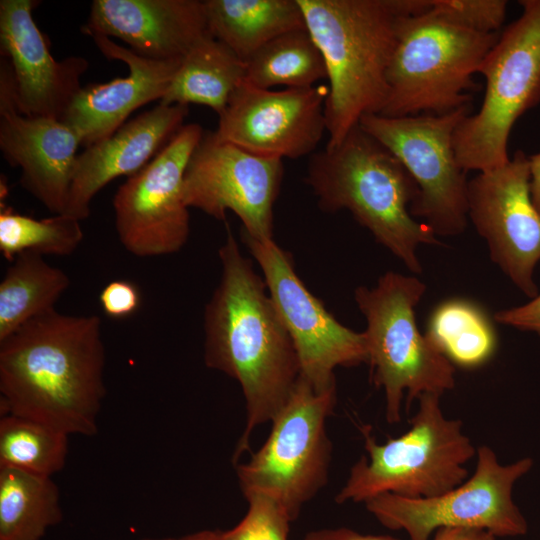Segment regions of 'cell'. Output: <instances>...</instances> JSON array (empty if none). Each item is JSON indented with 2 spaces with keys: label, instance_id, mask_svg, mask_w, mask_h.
<instances>
[{
  "label": "cell",
  "instance_id": "cell-1",
  "mask_svg": "<svg viewBox=\"0 0 540 540\" xmlns=\"http://www.w3.org/2000/svg\"><path fill=\"white\" fill-rule=\"evenodd\" d=\"M225 225V242L218 252L221 276L204 310V362L242 389L246 425L233 454L237 464L256 427L271 422L284 406L301 370L264 278Z\"/></svg>",
  "mask_w": 540,
  "mask_h": 540
},
{
  "label": "cell",
  "instance_id": "cell-2",
  "mask_svg": "<svg viewBox=\"0 0 540 540\" xmlns=\"http://www.w3.org/2000/svg\"><path fill=\"white\" fill-rule=\"evenodd\" d=\"M104 369L101 318L48 310L0 341V414L94 435Z\"/></svg>",
  "mask_w": 540,
  "mask_h": 540
},
{
  "label": "cell",
  "instance_id": "cell-3",
  "mask_svg": "<svg viewBox=\"0 0 540 540\" xmlns=\"http://www.w3.org/2000/svg\"><path fill=\"white\" fill-rule=\"evenodd\" d=\"M327 70L326 147L339 144L367 114H380L403 17L427 12L432 0H298Z\"/></svg>",
  "mask_w": 540,
  "mask_h": 540
},
{
  "label": "cell",
  "instance_id": "cell-4",
  "mask_svg": "<svg viewBox=\"0 0 540 540\" xmlns=\"http://www.w3.org/2000/svg\"><path fill=\"white\" fill-rule=\"evenodd\" d=\"M305 183L325 212L348 210L375 240L420 274L421 244L440 241L410 213L418 187L400 160L359 124L333 147L314 152Z\"/></svg>",
  "mask_w": 540,
  "mask_h": 540
},
{
  "label": "cell",
  "instance_id": "cell-5",
  "mask_svg": "<svg viewBox=\"0 0 540 540\" xmlns=\"http://www.w3.org/2000/svg\"><path fill=\"white\" fill-rule=\"evenodd\" d=\"M441 395L426 393L410 429L380 444L368 426H361L363 455L350 469L336 495V502H363L381 495L406 498L440 495L468 478L465 465L477 450L462 431V422L447 418L440 405Z\"/></svg>",
  "mask_w": 540,
  "mask_h": 540
},
{
  "label": "cell",
  "instance_id": "cell-6",
  "mask_svg": "<svg viewBox=\"0 0 540 540\" xmlns=\"http://www.w3.org/2000/svg\"><path fill=\"white\" fill-rule=\"evenodd\" d=\"M425 290L419 278L388 271L374 287L354 292L366 320L367 363L373 383L384 391L389 424L401 421L405 393L411 402L426 393L442 396L455 386L454 365L416 323L415 307Z\"/></svg>",
  "mask_w": 540,
  "mask_h": 540
},
{
  "label": "cell",
  "instance_id": "cell-7",
  "mask_svg": "<svg viewBox=\"0 0 540 540\" xmlns=\"http://www.w3.org/2000/svg\"><path fill=\"white\" fill-rule=\"evenodd\" d=\"M498 33H479L434 13L403 17L388 69L389 95L381 115H442L470 105L473 75Z\"/></svg>",
  "mask_w": 540,
  "mask_h": 540
},
{
  "label": "cell",
  "instance_id": "cell-8",
  "mask_svg": "<svg viewBox=\"0 0 540 540\" xmlns=\"http://www.w3.org/2000/svg\"><path fill=\"white\" fill-rule=\"evenodd\" d=\"M522 14L498 36L478 73L485 78L481 108L453 135L459 165L483 172L505 165L516 120L540 102V0H520Z\"/></svg>",
  "mask_w": 540,
  "mask_h": 540
},
{
  "label": "cell",
  "instance_id": "cell-9",
  "mask_svg": "<svg viewBox=\"0 0 540 540\" xmlns=\"http://www.w3.org/2000/svg\"><path fill=\"white\" fill-rule=\"evenodd\" d=\"M337 401L336 386L317 390L301 375L291 395L272 419L264 444L236 474L244 497L268 495L295 520L302 507L327 484L332 443L327 419Z\"/></svg>",
  "mask_w": 540,
  "mask_h": 540
},
{
  "label": "cell",
  "instance_id": "cell-10",
  "mask_svg": "<svg viewBox=\"0 0 540 540\" xmlns=\"http://www.w3.org/2000/svg\"><path fill=\"white\" fill-rule=\"evenodd\" d=\"M474 473L460 485L434 497L406 498L381 494L364 504L379 523L405 531L410 540H430L441 528L483 529L495 537L526 534L528 524L513 500L515 483L533 466L529 457L501 464L495 452L481 446Z\"/></svg>",
  "mask_w": 540,
  "mask_h": 540
},
{
  "label": "cell",
  "instance_id": "cell-11",
  "mask_svg": "<svg viewBox=\"0 0 540 540\" xmlns=\"http://www.w3.org/2000/svg\"><path fill=\"white\" fill-rule=\"evenodd\" d=\"M470 111L467 105L442 115L367 114L359 121L410 173L418 187L410 213L436 236L460 235L468 224L469 180L456 159L453 135Z\"/></svg>",
  "mask_w": 540,
  "mask_h": 540
},
{
  "label": "cell",
  "instance_id": "cell-12",
  "mask_svg": "<svg viewBox=\"0 0 540 540\" xmlns=\"http://www.w3.org/2000/svg\"><path fill=\"white\" fill-rule=\"evenodd\" d=\"M242 241L260 266L269 295L293 341L301 376L317 390L336 386L338 367L368 361L366 339L341 324L305 286L291 254L274 239L259 241L245 234Z\"/></svg>",
  "mask_w": 540,
  "mask_h": 540
},
{
  "label": "cell",
  "instance_id": "cell-13",
  "mask_svg": "<svg viewBox=\"0 0 540 540\" xmlns=\"http://www.w3.org/2000/svg\"><path fill=\"white\" fill-rule=\"evenodd\" d=\"M197 123L183 125L159 153L120 185L113 198L115 228L122 246L137 257L178 252L190 234L183 180L203 136Z\"/></svg>",
  "mask_w": 540,
  "mask_h": 540
},
{
  "label": "cell",
  "instance_id": "cell-14",
  "mask_svg": "<svg viewBox=\"0 0 540 540\" xmlns=\"http://www.w3.org/2000/svg\"><path fill=\"white\" fill-rule=\"evenodd\" d=\"M281 159L251 154L204 132L188 162L183 200L226 222L227 211L242 222V234L259 241L273 239V206L282 178Z\"/></svg>",
  "mask_w": 540,
  "mask_h": 540
},
{
  "label": "cell",
  "instance_id": "cell-15",
  "mask_svg": "<svg viewBox=\"0 0 540 540\" xmlns=\"http://www.w3.org/2000/svg\"><path fill=\"white\" fill-rule=\"evenodd\" d=\"M529 157L517 150L503 166L468 182V220L485 240L492 261L527 297L538 287L540 213L532 202Z\"/></svg>",
  "mask_w": 540,
  "mask_h": 540
},
{
  "label": "cell",
  "instance_id": "cell-16",
  "mask_svg": "<svg viewBox=\"0 0 540 540\" xmlns=\"http://www.w3.org/2000/svg\"><path fill=\"white\" fill-rule=\"evenodd\" d=\"M329 88L261 89L243 82L218 116L216 137L251 154L275 159L312 155L326 129Z\"/></svg>",
  "mask_w": 540,
  "mask_h": 540
},
{
  "label": "cell",
  "instance_id": "cell-17",
  "mask_svg": "<svg viewBox=\"0 0 540 540\" xmlns=\"http://www.w3.org/2000/svg\"><path fill=\"white\" fill-rule=\"evenodd\" d=\"M78 132L61 120L19 113L10 65L0 66V150L21 169L20 184L49 211L63 214L73 178Z\"/></svg>",
  "mask_w": 540,
  "mask_h": 540
},
{
  "label": "cell",
  "instance_id": "cell-18",
  "mask_svg": "<svg viewBox=\"0 0 540 540\" xmlns=\"http://www.w3.org/2000/svg\"><path fill=\"white\" fill-rule=\"evenodd\" d=\"M39 3L0 1V51L11 67L19 113L62 120L82 88L80 78L88 62L79 56L60 61L52 56L49 42L32 16Z\"/></svg>",
  "mask_w": 540,
  "mask_h": 540
},
{
  "label": "cell",
  "instance_id": "cell-19",
  "mask_svg": "<svg viewBox=\"0 0 540 540\" xmlns=\"http://www.w3.org/2000/svg\"><path fill=\"white\" fill-rule=\"evenodd\" d=\"M90 37L107 59L126 63L129 74L82 87L66 110L61 121L78 132L85 148L110 137L139 107L160 101L182 59H150L109 37L99 34Z\"/></svg>",
  "mask_w": 540,
  "mask_h": 540
},
{
  "label": "cell",
  "instance_id": "cell-20",
  "mask_svg": "<svg viewBox=\"0 0 540 540\" xmlns=\"http://www.w3.org/2000/svg\"><path fill=\"white\" fill-rule=\"evenodd\" d=\"M188 113L186 105L159 103L86 147L77 156L63 214L86 219L95 195L115 178L130 177L147 165L183 126Z\"/></svg>",
  "mask_w": 540,
  "mask_h": 540
},
{
  "label": "cell",
  "instance_id": "cell-21",
  "mask_svg": "<svg viewBox=\"0 0 540 540\" xmlns=\"http://www.w3.org/2000/svg\"><path fill=\"white\" fill-rule=\"evenodd\" d=\"M81 31L118 38L155 60L181 59L209 33L199 0H94Z\"/></svg>",
  "mask_w": 540,
  "mask_h": 540
},
{
  "label": "cell",
  "instance_id": "cell-22",
  "mask_svg": "<svg viewBox=\"0 0 540 540\" xmlns=\"http://www.w3.org/2000/svg\"><path fill=\"white\" fill-rule=\"evenodd\" d=\"M207 29L245 63L266 43L307 29L298 0H205Z\"/></svg>",
  "mask_w": 540,
  "mask_h": 540
},
{
  "label": "cell",
  "instance_id": "cell-23",
  "mask_svg": "<svg viewBox=\"0 0 540 540\" xmlns=\"http://www.w3.org/2000/svg\"><path fill=\"white\" fill-rule=\"evenodd\" d=\"M245 75L246 63L207 33L181 59L159 103L205 105L219 116L233 92L245 81Z\"/></svg>",
  "mask_w": 540,
  "mask_h": 540
},
{
  "label": "cell",
  "instance_id": "cell-24",
  "mask_svg": "<svg viewBox=\"0 0 540 540\" xmlns=\"http://www.w3.org/2000/svg\"><path fill=\"white\" fill-rule=\"evenodd\" d=\"M70 284L69 276L44 256L34 252L17 255L0 282V341L55 308Z\"/></svg>",
  "mask_w": 540,
  "mask_h": 540
},
{
  "label": "cell",
  "instance_id": "cell-25",
  "mask_svg": "<svg viewBox=\"0 0 540 540\" xmlns=\"http://www.w3.org/2000/svg\"><path fill=\"white\" fill-rule=\"evenodd\" d=\"M61 520L52 477L0 468V540H40Z\"/></svg>",
  "mask_w": 540,
  "mask_h": 540
},
{
  "label": "cell",
  "instance_id": "cell-26",
  "mask_svg": "<svg viewBox=\"0 0 540 540\" xmlns=\"http://www.w3.org/2000/svg\"><path fill=\"white\" fill-rule=\"evenodd\" d=\"M426 336L453 365L468 369L487 363L497 347L489 318L463 299L438 305L430 316Z\"/></svg>",
  "mask_w": 540,
  "mask_h": 540
},
{
  "label": "cell",
  "instance_id": "cell-27",
  "mask_svg": "<svg viewBox=\"0 0 540 540\" xmlns=\"http://www.w3.org/2000/svg\"><path fill=\"white\" fill-rule=\"evenodd\" d=\"M327 78L323 56L307 29L284 33L247 62L245 82L261 88H305Z\"/></svg>",
  "mask_w": 540,
  "mask_h": 540
},
{
  "label": "cell",
  "instance_id": "cell-28",
  "mask_svg": "<svg viewBox=\"0 0 540 540\" xmlns=\"http://www.w3.org/2000/svg\"><path fill=\"white\" fill-rule=\"evenodd\" d=\"M69 435L38 421L1 415L0 468L52 477L68 455Z\"/></svg>",
  "mask_w": 540,
  "mask_h": 540
},
{
  "label": "cell",
  "instance_id": "cell-29",
  "mask_svg": "<svg viewBox=\"0 0 540 540\" xmlns=\"http://www.w3.org/2000/svg\"><path fill=\"white\" fill-rule=\"evenodd\" d=\"M84 233L80 221L65 214L35 219L2 207L0 251L8 261L23 252L68 256L79 247Z\"/></svg>",
  "mask_w": 540,
  "mask_h": 540
},
{
  "label": "cell",
  "instance_id": "cell-30",
  "mask_svg": "<svg viewBox=\"0 0 540 540\" xmlns=\"http://www.w3.org/2000/svg\"><path fill=\"white\" fill-rule=\"evenodd\" d=\"M248 510L232 529L221 531L219 540H288L293 521L283 505L261 493L245 498Z\"/></svg>",
  "mask_w": 540,
  "mask_h": 540
},
{
  "label": "cell",
  "instance_id": "cell-31",
  "mask_svg": "<svg viewBox=\"0 0 540 540\" xmlns=\"http://www.w3.org/2000/svg\"><path fill=\"white\" fill-rule=\"evenodd\" d=\"M505 0H432L431 10L464 28L497 33L506 17Z\"/></svg>",
  "mask_w": 540,
  "mask_h": 540
},
{
  "label": "cell",
  "instance_id": "cell-32",
  "mask_svg": "<svg viewBox=\"0 0 540 540\" xmlns=\"http://www.w3.org/2000/svg\"><path fill=\"white\" fill-rule=\"evenodd\" d=\"M99 302L107 316L121 319L132 315L139 308L141 295L133 283L115 280L102 289Z\"/></svg>",
  "mask_w": 540,
  "mask_h": 540
},
{
  "label": "cell",
  "instance_id": "cell-33",
  "mask_svg": "<svg viewBox=\"0 0 540 540\" xmlns=\"http://www.w3.org/2000/svg\"><path fill=\"white\" fill-rule=\"evenodd\" d=\"M496 322L523 331H530L540 337V294L524 305L496 312Z\"/></svg>",
  "mask_w": 540,
  "mask_h": 540
},
{
  "label": "cell",
  "instance_id": "cell-34",
  "mask_svg": "<svg viewBox=\"0 0 540 540\" xmlns=\"http://www.w3.org/2000/svg\"><path fill=\"white\" fill-rule=\"evenodd\" d=\"M303 540H400L390 535L362 534L355 530L338 527L324 528L308 533Z\"/></svg>",
  "mask_w": 540,
  "mask_h": 540
},
{
  "label": "cell",
  "instance_id": "cell-35",
  "mask_svg": "<svg viewBox=\"0 0 540 540\" xmlns=\"http://www.w3.org/2000/svg\"><path fill=\"white\" fill-rule=\"evenodd\" d=\"M432 540H496V537L483 529L448 527L438 529Z\"/></svg>",
  "mask_w": 540,
  "mask_h": 540
},
{
  "label": "cell",
  "instance_id": "cell-36",
  "mask_svg": "<svg viewBox=\"0 0 540 540\" xmlns=\"http://www.w3.org/2000/svg\"><path fill=\"white\" fill-rule=\"evenodd\" d=\"M532 202L540 213V153L529 157Z\"/></svg>",
  "mask_w": 540,
  "mask_h": 540
},
{
  "label": "cell",
  "instance_id": "cell-37",
  "mask_svg": "<svg viewBox=\"0 0 540 540\" xmlns=\"http://www.w3.org/2000/svg\"><path fill=\"white\" fill-rule=\"evenodd\" d=\"M220 530H201L191 534H187L176 538H162V539H142V540H219Z\"/></svg>",
  "mask_w": 540,
  "mask_h": 540
}]
</instances>
